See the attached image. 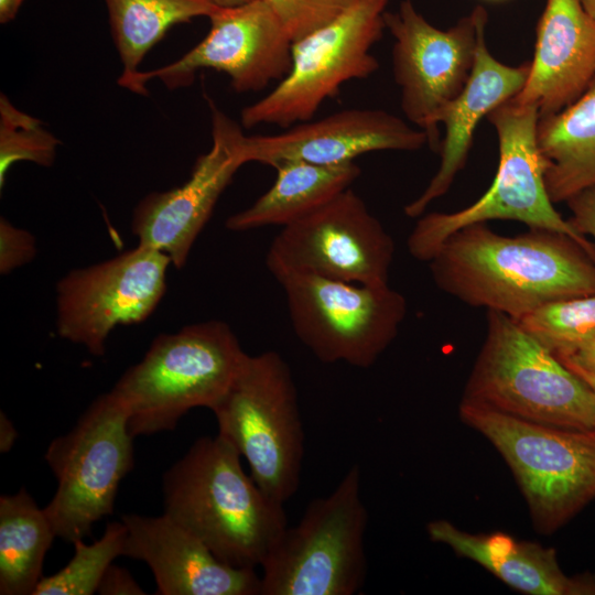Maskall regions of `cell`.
<instances>
[{"label":"cell","instance_id":"obj_1","mask_svg":"<svg viewBox=\"0 0 595 595\" xmlns=\"http://www.w3.org/2000/svg\"><path fill=\"white\" fill-rule=\"evenodd\" d=\"M428 263L442 292L513 320L552 301L595 294V260L567 235L544 228L506 236L472 224L448 236Z\"/></svg>","mask_w":595,"mask_h":595},{"label":"cell","instance_id":"obj_2","mask_svg":"<svg viewBox=\"0 0 595 595\" xmlns=\"http://www.w3.org/2000/svg\"><path fill=\"white\" fill-rule=\"evenodd\" d=\"M240 458L219 434L197 439L163 475V513L224 563L257 569L288 522L283 505L245 473Z\"/></svg>","mask_w":595,"mask_h":595},{"label":"cell","instance_id":"obj_3","mask_svg":"<svg viewBox=\"0 0 595 595\" xmlns=\"http://www.w3.org/2000/svg\"><path fill=\"white\" fill-rule=\"evenodd\" d=\"M247 355L230 326L221 321L160 334L111 389L127 408L131 435L172 431L190 410L210 409Z\"/></svg>","mask_w":595,"mask_h":595},{"label":"cell","instance_id":"obj_4","mask_svg":"<svg viewBox=\"0 0 595 595\" xmlns=\"http://www.w3.org/2000/svg\"><path fill=\"white\" fill-rule=\"evenodd\" d=\"M462 400L544 425L595 430L588 385L496 311H487L486 335Z\"/></svg>","mask_w":595,"mask_h":595},{"label":"cell","instance_id":"obj_5","mask_svg":"<svg viewBox=\"0 0 595 595\" xmlns=\"http://www.w3.org/2000/svg\"><path fill=\"white\" fill-rule=\"evenodd\" d=\"M218 433L244 457L250 476L284 504L300 485L304 430L289 365L273 350L247 355L232 382L210 408Z\"/></svg>","mask_w":595,"mask_h":595},{"label":"cell","instance_id":"obj_6","mask_svg":"<svg viewBox=\"0 0 595 595\" xmlns=\"http://www.w3.org/2000/svg\"><path fill=\"white\" fill-rule=\"evenodd\" d=\"M539 111L512 99L495 108L487 120L494 127L499 160L488 190L473 204L452 213L420 216L407 241L409 253L429 262L456 230L489 220H516L574 239L594 260L595 244L577 232L554 208L544 182V162L537 142Z\"/></svg>","mask_w":595,"mask_h":595},{"label":"cell","instance_id":"obj_7","mask_svg":"<svg viewBox=\"0 0 595 595\" xmlns=\"http://www.w3.org/2000/svg\"><path fill=\"white\" fill-rule=\"evenodd\" d=\"M458 414L501 454L537 531L558 530L595 498V430L544 425L464 400Z\"/></svg>","mask_w":595,"mask_h":595},{"label":"cell","instance_id":"obj_8","mask_svg":"<svg viewBox=\"0 0 595 595\" xmlns=\"http://www.w3.org/2000/svg\"><path fill=\"white\" fill-rule=\"evenodd\" d=\"M353 465L326 497L312 500L261 564V595H354L367 574L368 511Z\"/></svg>","mask_w":595,"mask_h":595},{"label":"cell","instance_id":"obj_9","mask_svg":"<svg viewBox=\"0 0 595 595\" xmlns=\"http://www.w3.org/2000/svg\"><path fill=\"white\" fill-rule=\"evenodd\" d=\"M133 439L127 408L110 390L50 443L44 458L57 487L44 511L56 538L71 543L85 539L112 513L119 485L133 468Z\"/></svg>","mask_w":595,"mask_h":595},{"label":"cell","instance_id":"obj_10","mask_svg":"<svg viewBox=\"0 0 595 595\" xmlns=\"http://www.w3.org/2000/svg\"><path fill=\"white\" fill-rule=\"evenodd\" d=\"M388 0H356L342 15L292 43L286 76L258 101L241 110L244 128H290L311 120L342 85L379 68L371 47L380 41Z\"/></svg>","mask_w":595,"mask_h":595},{"label":"cell","instance_id":"obj_11","mask_svg":"<svg viewBox=\"0 0 595 595\" xmlns=\"http://www.w3.org/2000/svg\"><path fill=\"white\" fill-rule=\"evenodd\" d=\"M296 337L326 364L369 368L396 339L405 298L389 283L365 285L311 273L278 281Z\"/></svg>","mask_w":595,"mask_h":595},{"label":"cell","instance_id":"obj_12","mask_svg":"<svg viewBox=\"0 0 595 595\" xmlns=\"http://www.w3.org/2000/svg\"><path fill=\"white\" fill-rule=\"evenodd\" d=\"M396 245L380 220L351 187L283 226L266 257L269 272L280 279L294 273L383 285Z\"/></svg>","mask_w":595,"mask_h":595},{"label":"cell","instance_id":"obj_13","mask_svg":"<svg viewBox=\"0 0 595 595\" xmlns=\"http://www.w3.org/2000/svg\"><path fill=\"white\" fill-rule=\"evenodd\" d=\"M385 26L393 37L392 74L400 89L405 119L424 130L432 150H440L436 117L466 85L475 62L479 34L488 12L476 6L453 26L430 23L411 0L386 11Z\"/></svg>","mask_w":595,"mask_h":595},{"label":"cell","instance_id":"obj_14","mask_svg":"<svg viewBox=\"0 0 595 595\" xmlns=\"http://www.w3.org/2000/svg\"><path fill=\"white\" fill-rule=\"evenodd\" d=\"M171 259L139 245L109 260L69 271L56 285V331L102 356L110 332L137 324L155 310L166 289Z\"/></svg>","mask_w":595,"mask_h":595},{"label":"cell","instance_id":"obj_15","mask_svg":"<svg viewBox=\"0 0 595 595\" xmlns=\"http://www.w3.org/2000/svg\"><path fill=\"white\" fill-rule=\"evenodd\" d=\"M209 20L207 35L186 54L165 66L139 71L123 88L145 96L153 78L169 89L186 87L203 68L228 75L237 93L259 91L286 76L293 41L264 0L219 8Z\"/></svg>","mask_w":595,"mask_h":595},{"label":"cell","instance_id":"obj_16","mask_svg":"<svg viewBox=\"0 0 595 595\" xmlns=\"http://www.w3.org/2000/svg\"><path fill=\"white\" fill-rule=\"evenodd\" d=\"M209 105L210 150L197 158L185 183L170 191L148 194L138 203L132 216L131 228L139 245L164 252L176 268L186 263L219 196L244 165L241 127L214 102Z\"/></svg>","mask_w":595,"mask_h":595},{"label":"cell","instance_id":"obj_17","mask_svg":"<svg viewBox=\"0 0 595 595\" xmlns=\"http://www.w3.org/2000/svg\"><path fill=\"white\" fill-rule=\"evenodd\" d=\"M429 144L428 133L382 109H345L314 121L296 123L278 134L245 136L244 164L275 165L305 161L335 165L354 162L374 151H418Z\"/></svg>","mask_w":595,"mask_h":595},{"label":"cell","instance_id":"obj_18","mask_svg":"<svg viewBox=\"0 0 595 595\" xmlns=\"http://www.w3.org/2000/svg\"><path fill=\"white\" fill-rule=\"evenodd\" d=\"M123 556L145 562L159 595H261L256 569L220 561L197 537L167 517L123 515Z\"/></svg>","mask_w":595,"mask_h":595},{"label":"cell","instance_id":"obj_19","mask_svg":"<svg viewBox=\"0 0 595 595\" xmlns=\"http://www.w3.org/2000/svg\"><path fill=\"white\" fill-rule=\"evenodd\" d=\"M595 78V24L580 0H545L522 89L512 100L539 116L574 102Z\"/></svg>","mask_w":595,"mask_h":595},{"label":"cell","instance_id":"obj_20","mask_svg":"<svg viewBox=\"0 0 595 595\" xmlns=\"http://www.w3.org/2000/svg\"><path fill=\"white\" fill-rule=\"evenodd\" d=\"M529 62L518 66L498 61L488 50L486 29L478 37L475 62L462 91L436 117L445 134L440 143V165L424 191L403 208L410 218L423 215L428 206L445 195L465 167L479 121L512 99L523 87Z\"/></svg>","mask_w":595,"mask_h":595},{"label":"cell","instance_id":"obj_21","mask_svg":"<svg viewBox=\"0 0 595 595\" xmlns=\"http://www.w3.org/2000/svg\"><path fill=\"white\" fill-rule=\"evenodd\" d=\"M429 538L530 595H595V574L567 576L553 548L520 541L505 532L469 533L444 519L430 521Z\"/></svg>","mask_w":595,"mask_h":595},{"label":"cell","instance_id":"obj_22","mask_svg":"<svg viewBox=\"0 0 595 595\" xmlns=\"http://www.w3.org/2000/svg\"><path fill=\"white\" fill-rule=\"evenodd\" d=\"M537 142L553 204L595 186V78L574 102L539 117Z\"/></svg>","mask_w":595,"mask_h":595},{"label":"cell","instance_id":"obj_23","mask_svg":"<svg viewBox=\"0 0 595 595\" xmlns=\"http://www.w3.org/2000/svg\"><path fill=\"white\" fill-rule=\"evenodd\" d=\"M272 167L277 171L272 186L251 206L228 217L227 229L286 226L349 188L360 175L355 162L325 165L294 160Z\"/></svg>","mask_w":595,"mask_h":595},{"label":"cell","instance_id":"obj_24","mask_svg":"<svg viewBox=\"0 0 595 595\" xmlns=\"http://www.w3.org/2000/svg\"><path fill=\"white\" fill-rule=\"evenodd\" d=\"M56 534L43 509L22 487L0 497V594L33 595Z\"/></svg>","mask_w":595,"mask_h":595},{"label":"cell","instance_id":"obj_25","mask_svg":"<svg viewBox=\"0 0 595 595\" xmlns=\"http://www.w3.org/2000/svg\"><path fill=\"white\" fill-rule=\"evenodd\" d=\"M112 39L123 71L118 85L125 87L140 71L145 54L170 28L197 17L209 18L220 7L212 0H104Z\"/></svg>","mask_w":595,"mask_h":595},{"label":"cell","instance_id":"obj_26","mask_svg":"<svg viewBox=\"0 0 595 595\" xmlns=\"http://www.w3.org/2000/svg\"><path fill=\"white\" fill-rule=\"evenodd\" d=\"M127 528L122 521L109 522L93 543L76 540L74 555L56 573L43 576L33 595H91L113 560L123 555Z\"/></svg>","mask_w":595,"mask_h":595},{"label":"cell","instance_id":"obj_27","mask_svg":"<svg viewBox=\"0 0 595 595\" xmlns=\"http://www.w3.org/2000/svg\"><path fill=\"white\" fill-rule=\"evenodd\" d=\"M556 357L595 339V294L549 302L516 320Z\"/></svg>","mask_w":595,"mask_h":595},{"label":"cell","instance_id":"obj_28","mask_svg":"<svg viewBox=\"0 0 595 595\" xmlns=\"http://www.w3.org/2000/svg\"><path fill=\"white\" fill-rule=\"evenodd\" d=\"M60 140L44 128L42 121L20 109L0 95V188L9 169L19 161L51 166Z\"/></svg>","mask_w":595,"mask_h":595},{"label":"cell","instance_id":"obj_29","mask_svg":"<svg viewBox=\"0 0 595 595\" xmlns=\"http://www.w3.org/2000/svg\"><path fill=\"white\" fill-rule=\"evenodd\" d=\"M293 42L325 26L356 0H264Z\"/></svg>","mask_w":595,"mask_h":595},{"label":"cell","instance_id":"obj_30","mask_svg":"<svg viewBox=\"0 0 595 595\" xmlns=\"http://www.w3.org/2000/svg\"><path fill=\"white\" fill-rule=\"evenodd\" d=\"M36 253L34 237L13 226L4 217L0 219V273L8 274L30 262Z\"/></svg>","mask_w":595,"mask_h":595},{"label":"cell","instance_id":"obj_31","mask_svg":"<svg viewBox=\"0 0 595 595\" xmlns=\"http://www.w3.org/2000/svg\"><path fill=\"white\" fill-rule=\"evenodd\" d=\"M566 204L571 213L569 223L581 235H589L595 244V186L571 197Z\"/></svg>","mask_w":595,"mask_h":595},{"label":"cell","instance_id":"obj_32","mask_svg":"<svg viewBox=\"0 0 595 595\" xmlns=\"http://www.w3.org/2000/svg\"><path fill=\"white\" fill-rule=\"evenodd\" d=\"M97 593L101 595H143L145 592L130 572L113 563L104 573Z\"/></svg>","mask_w":595,"mask_h":595},{"label":"cell","instance_id":"obj_33","mask_svg":"<svg viewBox=\"0 0 595 595\" xmlns=\"http://www.w3.org/2000/svg\"><path fill=\"white\" fill-rule=\"evenodd\" d=\"M558 358L564 365L581 368L595 376V339L581 345L571 354Z\"/></svg>","mask_w":595,"mask_h":595},{"label":"cell","instance_id":"obj_34","mask_svg":"<svg viewBox=\"0 0 595 595\" xmlns=\"http://www.w3.org/2000/svg\"><path fill=\"white\" fill-rule=\"evenodd\" d=\"M18 432L11 420L1 412L0 414V451L8 452L13 446Z\"/></svg>","mask_w":595,"mask_h":595},{"label":"cell","instance_id":"obj_35","mask_svg":"<svg viewBox=\"0 0 595 595\" xmlns=\"http://www.w3.org/2000/svg\"><path fill=\"white\" fill-rule=\"evenodd\" d=\"M23 0H0V23L6 24L14 20Z\"/></svg>","mask_w":595,"mask_h":595},{"label":"cell","instance_id":"obj_36","mask_svg":"<svg viewBox=\"0 0 595 595\" xmlns=\"http://www.w3.org/2000/svg\"><path fill=\"white\" fill-rule=\"evenodd\" d=\"M565 366L569 369H571L574 374H576L580 378H582L588 385V387L592 389V391L595 394V376L594 375L586 372L583 369L574 367V366H569V365H565Z\"/></svg>","mask_w":595,"mask_h":595},{"label":"cell","instance_id":"obj_37","mask_svg":"<svg viewBox=\"0 0 595 595\" xmlns=\"http://www.w3.org/2000/svg\"><path fill=\"white\" fill-rule=\"evenodd\" d=\"M216 6L220 8H234L246 4L252 0H212Z\"/></svg>","mask_w":595,"mask_h":595},{"label":"cell","instance_id":"obj_38","mask_svg":"<svg viewBox=\"0 0 595 595\" xmlns=\"http://www.w3.org/2000/svg\"><path fill=\"white\" fill-rule=\"evenodd\" d=\"M582 8L595 24V0H580Z\"/></svg>","mask_w":595,"mask_h":595},{"label":"cell","instance_id":"obj_39","mask_svg":"<svg viewBox=\"0 0 595 595\" xmlns=\"http://www.w3.org/2000/svg\"><path fill=\"white\" fill-rule=\"evenodd\" d=\"M488 1H500V0H488Z\"/></svg>","mask_w":595,"mask_h":595}]
</instances>
